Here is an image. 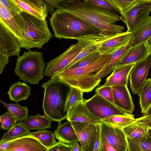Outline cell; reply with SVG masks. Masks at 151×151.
<instances>
[{
  "instance_id": "obj_39",
  "label": "cell",
  "mask_w": 151,
  "mask_h": 151,
  "mask_svg": "<svg viewBox=\"0 0 151 151\" xmlns=\"http://www.w3.org/2000/svg\"><path fill=\"white\" fill-rule=\"evenodd\" d=\"M119 10L120 14L132 6L138 0H109Z\"/></svg>"
},
{
  "instance_id": "obj_6",
  "label": "cell",
  "mask_w": 151,
  "mask_h": 151,
  "mask_svg": "<svg viewBox=\"0 0 151 151\" xmlns=\"http://www.w3.org/2000/svg\"><path fill=\"white\" fill-rule=\"evenodd\" d=\"M45 65L42 53L29 49L18 56L14 72L19 80L37 84L43 77Z\"/></svg>"
},
{
  "instance_id": "obj_50",
  "label": "cell",
  "mask_w": 151,
  "mask_h": 151,
  "mask_svg": "<svg viewBox=\"0 0 151 151\" xmlns=\"http://www.w3.org/2000/svg\"><path fill=\"white\" fill-rule=\"evenodd\" d=\"M148 45L151 48V37L146 41Z\"/></svg>"
},
{
  "instance_id": "obj_11",
  "label": "cell",
  "mask_w": 151,
  "mask_h": 151,
  "mask_svg": "<svg viewBox=\"0 0 151 151\" xmlns=\"http://www.w3.org/2000/svg\"><path fill=\"white\" fill-rule=\"evenodd\" d=\"M83 151H93L96 133V125L94 124L70 121Z\"/></svg>"
},
{
  "instance_id": "obj_49",
  "label": "cell",
  "mask_w": 151,
  "mask_h": 151,
  "mask_svg": "<svg viewBox=\"0 0 151 151\" xmlns=\"http://www.w3.org/2000/svg\"><path fill=\"white\" fill-rule=\"evenodd\" d=\"M151 114V104L147 109L143 113L142 116H146Z\"/></svg>"
},
{
  "instance_id": "obj_26",
  "label": "cell",
  "mask_w": 151,
  "mask_h": 151,
  "mask_svg": "<svg viewBox=\"0 0 151 151\" xmlns=\"http://www.w3.org/2000/svg\"><path fill=\"white\" fill-rule=\"evenodd\" d=\"M52 121L47 116L37 114L35 116H28L23 123L29 129L39 131L50 129Z\"/></svg>"
},
{
  "instance_id": "obj_48",
  "label": "cell",
  "mask_w": 151,
  "mask_h": 151,
  "mask_svg": "<svg viewBox=\"0 0 151 151\" xmlns=\"http://www.w3.org/2000/svg\"><path fill=\"white\" fill-rule=\"evenodd\" d=\"M35 3L41 6L46 5L43 0H30Z\"/></svg>"
},
{
  "instance_id": "obj_43",
  "label": "cell",
  "mask_w": 151,
  "mask_h": 151,
  "mask_svg": "<svg viewBox=\"0 0 151 151\" xmlns=\"http://www.w3.org/2000/svg\"><path fill=\"white\" fill-rule=\"evenodd\" d=\"M100 151H116L101 132Z\"/></svg>"
},
{
  "instance_id": "obj_52",
  "label": "cell",
  "mask_w": 151,
  "mask_h": 151,
  "mask_svg": "<svg viewBox=\"0 0 151 151\" xmlns=\"http://www.w3.org/2000/svg\"><path fill=\"white\" fill-rule=\"evenodd\" d=\"M82 0H68V3H70L75 1H81Z\"/></svg>"
},
{
  "instance_id": "obj_22",
  "label": "cell",
  "mask_w": 151,
  "mask_h": 151,
  "mask_svg": "<svg viewBox=\"0 0 151 151\" xmlns=\"http://www.w3.org/2000/svg\"><path fill=\"white\" fill-rule=\"evenodd\" d=\"M55 136L59 141L69 144L79 141L70 121L68 120L58 124L54 132Z\"/></svg>"
},
{
  "instance_id": "obj_24",
  "label": "cell",
  "mask_w": 151,
  "mask_h": 151,
  "mask_svg": "<svg viewBox=\"0 0 151 151\" xmlns=\"http://www.w3.org/2000/svg\"><path fill=\"white\" fill-rule=\"evenodd\" d=\"M10 100L15 102L27 99L31 94L29 85L18 81L11 85L7 93Z\"/></svg>"
},
{
  "instance_id": "obj_15",
  "label": "cell",
  "mask_w": 151,
  "mask_h": 151,
  "mask_svg": "<svg viewBox=\"0 0 151 151\" xmlns=\"http://www.w3.org/2000/svg\"><path fill=\"white\" fill-rule=\"evenodd\" d=\"M21 12L13 16L9 11L0 5V22L16 37L20 45L23 41L21 25Z\"/></svg>"
},
{
  "instance_id": "obj_33",
  "label": "cell",
  "mask_w": 151,
  "mask_h": 151,
  "mask_svg": "<svg viewBox=\"0 0 151 151\" xmlns=\"http://www.w3.org/2000/svg\"><path fill=\"white\" fill-rule=\"evenodd\" d=\"M0 101L16 118L17 121H24L28 116L29 110L27 107L22 106L18 102L8 104L1 100Z\"/></svg>"
},
{
  "instance_id": "obj_45",
  "label": "cell",
  "mask_w": 151,
  "mask_h": 151,
  "mask_svg": "<svg viewBox=\"0 0 151 151\" xmlns=\"http://www.w3.org/2000/svg\"><path fill=\"white\" fill-rule=\"evenodd\" d=\"M148 128L151 127V114L135 119V121Z\"/></svg>"
},
{
  "instance_id": "obj_29",
  "label": "cell",
  "mask_w": 151,
  "mask_h": 151,
  "mask_svg": "<svg viewBox=\"0 0 151 151\" xmlns=\"http://www.w3.org/2000/svg\"><path fill=\"white\" fill-rule=\"evenodd\" d=\"M138 94L141 112L143 114L151 104V78L147 79Z\"/></svg>"
},
{
  "instance_id": "obj_37",
  "label": "cell",
  "mask_w": 151,
  "mask_h": 151,
  "mask_svg": "<svg viewBox=\"0 0 151 151\" xmlns=\"http://www.w3.org/2000/svg\"><path fill=\"white\" fill-rule=\"evenodd\" d=\"M96 93L100 95L106 100L114 104L113 94L111 86L104 84L100 85L95 90Z\"/></svg>"
},
{
  "instance_id": "obj_30",
  "label": "cell",
  "mask_w": 151,
  "mask_h": 151,
  "mask_svg": "<svg viewBox=\"0 0 151 151\" xmlns=\"http://www.w3.org/2000/svg\"><path fill=\"white\" fill-rule=\"evenodd\" d=\"M128 151H151V138H133L127 137Z\"/></svg>"
},
{
  "instance_id": "obj_40",
  "label": "cell",
  "mask_w": 151,
  "mask_h": 151,
  "mask_svg": "<svg viewBox=\"0 0 151 151\" xmlns=\"http://www.w3.org/2000/svg\"><path fill=\"white\" fill-rule=\"evenodd\" d=\"M46 5L48 12L52 14L55 10L64 4L68 3V0H43Z\"/></svg>"
},
{
  "instance_id": "obj_17",
  "label": "cell",
  "mask_w": 151,
  "mask_h": 151,
  "mask_svg": "<svg viewBox=\"0 0 151 151\" xmlns=\"http://www.w3.org/2000/svg\"><path fill=\"white\" fill-rule=\"evenodd\" d=\"M151 54V48L148 45L146 42H142L131 47L114 69L118 67L136 63L146 58Z\"/></svg>"
},
{
  "instance_id": "obj_3",
  "label": "cell",
  "mask_w": 151,
  "mask_h": 151,
  "mask_svg": "<svg viewBox=\"0 0 151 151\" xmlns=\"http://www.w3.org/2000/svg\"><path fill=\"white\" fill-rule=\"evenodd\" d=\"M112 54H102L97 59L85 66L67 68L56 76L71 87L84 93L90 92L100 84L101 80L97 79L96 76L108 65Z\"/></svg>"
},
{
  "instance_id": "obj_13",
  "label": "cell",
  "mask_w": 151,
  "mask_h": 151,
  "mask_svg": "<svg viewBox=\"0 0 151 151\" xmlns=\"http://www.w3.org/2000/svg\"><path fill=\"white\" fill-rule=\"evenodd\" d=\"M151 64V54L146 58L136 63L131 69L129 78L130 87L133 94H138L146 80Z\"/></svg>"
},
{
  "instance_id": "obj_9",
  "label": "cell",
  "mask_w": 151,
  "mask_h": 151,
  "mask_svg": "<svg viewBox=\"0 0 151 151\" xmlns=\"http://www.w3.org/2000/svg\"><path fill=\"white\" fill-rule=\"evenodd\" d=\"M20 48L16 37L0 22V74L3 72L11 57L19 56Z\"/></svg>"
},
{
  "instance_id": "obj_21",
  "label": "cell",
  "mask_w": 151,
  "mask_h": 151,
  "mask_svg": "<svg viewBox=\"0 0 151 151\" xmlns=\"http://www.w3.org/2000/svg\"><path fill=\"white\" fill-rule=\"evenodd\" d=\"M135 63L115 68L106 78L104 85L111 86L119 85L127 86L130 71Z\"/></svg>"
},
{
  "instance_id": "obj_12",
  "label": "cell",
  "mask_w": 151,
  "mask_h": 151,
  "mask_svg": "<svg viewBox=\"0 0 151 151\" xmlns=\"http://www.w3.org/2000/svg\"><path fill=\"white\" fill-rule=\"evenodd\" d=\"M131 37V33L127 31L103 35L98 41V50L102 54L113 53L127 44Z\"/></svg>"
},
{
  "instance_id": "obj_41",
  "label": "cell",
  "mask_w": 151,
  "mask_h": 151,
  "mask_svg": "<svg viewBox=\"0 0 151 151\" xmlns=\"http://www.w3.org/2000/svg\"><path fill=\"white\" fill-rule=\"evenodd\" d=\"M0 4L8 9L13 16L21 12L12 0H0Z\"/></svg>"
},
{
  "instance_id": "obj_20",
  "label": "cell",
  "mask_w": 151,
  "mask_h": 151,
  "mask_svg": "<svg viewBox=\"0 0 151 151\" xmlns=\"http://www.w3.org/2000/svg\"><path fill=\"white\" fill-rule=\"evenodd\" d=\"M20 10L32 15L39 19H46L48 11L46 5H40L30 0H12Z\"/></svg>"
},
{
  "instance_id": "obj_10",
  "label": "cell",
  "mask_w": 151,
  "mask_h": 151,
  "mask_svg": "<svg viewBox=\"0 0 151 151\" xmlns=\"http://www.w3.org/2000/svg\"><path fill=\"white\" fill-rule=\"evenodd\" d=\"M84 102L89 111L101 119L114 115L132 114L122 110L96 93L91 98L84 100Z\"/></svg>"
},
{
  "instance_id": "obj_25",
  "label": "cell",
  "mask_w": 151,
  "mask_h": 151,
  "mask_svg": "<svg viewBox=\"0 0 151 151\" xmlns=\"http://www.w3.org/2000/svg\"><path fill=\"white\" fill-rule=\"evenodd\" d=\"M131 42L130 40L127 44L112 53L108 65L97 75L96 77L97 79L101 80V78L112 71L116 64L123 57L131 47Z\"/></svg>"
},
{
  "instance_id": "obj_23",
  "label": "cell",
  "mask_w": 151,
  "mask_h": 151,
  "mask_svg": "<svg viewBox=\"0 0 151 151\" xmlns=\"http://www.w3.org/2000/svg\"><path fill=\"white\" fill-rule=\"evenodd\" d=\"M131 34V47L146 42L151 37V16Z\"/></svg>"
},
{
  "instance_id": "obj_34",
  "label": "cell",
  "mask_w": 151,
  "mask_h": 151,
  "mask_svg": "<svg viewBox=\"0 0 151 151\" xmlns=\"http://www.w3.org/2000/svg\"><path fill=\"white\" fill-rule=\"evenodd\" d=\"M102 54L99 51L91 53L74 63L67 68L72 69L85 66L97 59Z\"/></svg>"
},
{
  "instance_id": "obj_35",
  "label": "cell",
  "mask_w": 151,
  "mask_h": 151,
  "mask_svg": "<svg viewBox=\"0 0 151 151\" xmlns=\"http://www.w3.org/2000/svg\"><path fill=\"white\" fill-rule=\"evenodd\" d=\"M84 92L75 87H71L68 99L67 108L68 109L76 103L84 101L83 94Z\"/></svg>"
},
{
  "instance_id": "obj_36",
  "label": "cell",
  "mask_w": 151,
  "mask_h": 151,
  "mask_svg": "<svg viewBox=\"0 0 151 151\" xmlns=\"http://www.w3.org/2000/svg\"><path fill=\"white\" fill-rule=\"evenodd\" d=\"M1 127L3 130H8L16 123V118L9 110L0 117Z\"/></svg>"
},
{
  "instance_id": "obj_14",
  "label": "cell",
  "mask_w": 151,
  "mask_h": 151,
  "mask_svg": "<svg viewBox=\"0 0 151 151\" xmlns=\"http://www.w3.org/2000/svg\"><path fill=\"white\" fill-rule=\"evenodd\" d=\"M101 132L116 151H128L127 137L122 129L102 122Z\"/></svg>"
},
{
  "instance_id": "obj_38",
  "label": "cell",
  "mask_w": 151,
  "mask_h": 151,
  "mask_svg": "<svg viewBox=\"0 0 151 151\" xmlns=\"http://www.w3.org/2000/svg\"><path fill=\"white\" fill-rule=\"evenodd\" d=\"M83 1L91 4L120 14L118 9L109 0H84Z\"/></svg>"
},
{
  "instance_id": "obj_2",
  "label": "cell",
  "mask_w": 151,
  "mask_h": 151,
  "mask_svg": "<svg viewBox=\"0 0 151 151\" xmlns=\"http://www.w3.org/2000/svg\"><path fill=\"white\" fill-rule=\"evenodd\" d=\"M49 20L56 38L77 40L87 36L104 35L97 27L60 7L52 13Z\"/></svg>"
},
{
  "instance_id": "obj_19",
  "label": "cell",
  "mask_w": 151,
  "mask_h": 151,
  "mask_svg": "<svg viewBox=\"0 0 151 151\" xmlns=\"http://www.w3.org/2000/svg\"><path fill=\"white\" fill-rule=\"evenodd\" d=\"M111 87L114 104L124 111L132 114L134 106L127 86L119 85Z\"/></svg>"
},
{
  "instance_id": "obj_31",
  "label": "cell",
  "mask_w": 151,
  "mask_h": 151,
  "mask_svg": "<svg viewBox=\"0 0 151 151\" xmlns=\"http://www.w3.org/2000/svg\"><path fill=\"white\" fill-rule=\"evenodd\" d=\"M107 124L122 129L135 120L134 115H114L101 119Z\"/></svg>"
},
{
  "instance_id": "obj_28",
  "label": "cell",
  "mask_w": 151,
  "mask_h": 151,
  "mask_svg": "<svg viewBox=\"0 0 151 151\" xmlns=\"http://www.w3.org/2000/svg\"><path fill=\"white\" fill-rule=\"evenodd\" d=\"M148 127L134 121L122 129L126 137L133 138L147 139L149 137Z\"/></svg>"
},
{
  "instance_id": "obj_42",
  "label": "cell",
  "mask_w": 151,
  "mask_h": 151,
  "mask_svg": "<svg viewBox=\"0 0 151 151\" xmlns=\"http://www.w3.org/2000/svg\"><path fill=\"white\" fill-rule=\"evenodd\" d=\"M48 151H71V145L59 141L54 145L48 149Z\"/></svg>"
},
{
  "instance_id": "obj_5",
  "label": "cell",
  "mask_w": 151,
  "mask_h": 151,
  "mask_svg": "<svg viewBox=\"0 0 151 151\" xmlns=\"http://www.w3.org/2000/svg\"><path fill=\"white\" fill-rule=\"evenodd\" d=\"M21 13L23 41L20 45L21 47L27 50L35 47L41 48L53 37L47 19L42 20L25 12Z\"/></svg>"
},
{
  "instance_id": "obj_8",
  "label": "cell",
  "mask_w": 151,
  "mask_h": 151,
  "mask_svg": "<svg viewBox=\"0 0 151 151\" xmlns=\"http://www.w3.org/2000/svg\"><path fill=\"white\" fill-rule=\"evenodd\" d=\"M151 11V0H138L121 14L120 20L127 25V31L132 33L149 17Z\"/></svg>"
},
{
  "instance_id": "obj_16",
  "label": "cell",
  "mask_w": 151,
  "mask_h": 151,
  "mask_svg": "<svg viewBox=\"0 0 151 151\" xmlns=\"http://www.w3.org/2000/svg\"><path fill=\"white\" fill-rule=\"evenodd\" d=\"M7 151H48V149L36 138L24 136L8 141Z\"/></svg>"
},
{
  "instance_id": "obj_27",
  "label": "cell",
  "mask_w": 151,
  "mask_h": 151,
  "mask_svg": "<svg viewBox=\"0 0 151 151\" xmlns=\"http://www.w3.org/2000/svg\"><path fill=\"white\" fill-rule=\"evenodd\" d=\"M31 132L30 130L24 125L22 121H18L3 134L0 141V144L27 136Z\"/></svg>"
},
{
  "instance_id": "obj_1",
  "label": "cell",
  "mask_w": 151,
  "mask_h": 151,
  "mask_svg": "<svg viewBox=\"0 0 151 151\" xmlns=\"http://www.w3.org/2000/svg\"><path fill=\"white\" fill-rule=\"evenodd\" d=\"M85 20L100 30L104 35L123 32L124 27L115 23L120 20L116 12L84 1L68 3L59 7Z\"/></svg>"
},
{
  "instance_id": "obj_51",
  "label": "cell",
  "mask_w": 151,
  "mask_h": 151,
  "mask_svg": "<svg viewBox=\"0 0 151 151\" xmlns=\"http://www.w3.org/2000/svg\"><path fill=\"white\" fill-rule=\"evenodd\" d=\"M148 133L150 137L151 138V127L148 128Z\"/></svg>"
},
{
  "instance_id": "obj_47",
  "label": "cell",
  "mask_w": 151,
  "mask_h": 151,
  "mask_svg": "<svg viewBox=\"0 0 151 151\" xmlns=\"http://www.w3.org/2000/svg\"><path fill=\"white\" fill-rule=\"evenodd\" d=\"M9 145L8 142L0 144V150L1 151H7L9 147Z\"/></svg>"
},
{
  "instance_id": "obj_4",
  "label": "cell",
  "mask_w": 151,
  "mask_h": 151,
  "mask_svg": "<svg viewBox=\"0 0 151 151\" xmlns=\"http://www.w3.org/2000/svg\"><path fill=\"white\" fill-rule=\"evenodd\" d=\"M42 87L45 90L42 103L44 115L59 124L63 120L67 119L71 86L55 75L48 81L43 83Z\"/></svg>"
},
{
  "instance_id": "obj_32",
  "label": "cell",
  "mask_w": 151,
  "mask_h": 151,
  "mask_svg": "<svg viewBox=\"0 0 151 151\" xmlns=\"http://www.w3.org/2000/svg\"><path fill=\"white\" fill-rule=\"evenodd\" d=\"M27 136H31L36 138L47 149L57 143L54 133L51 131L46 129L31 132Z\"/></svg>"
},
{
  "instance_id": "obj_46",
  "label": "cell",
  "mask_w": 151,
  "mask_h": 151,
  "mask_svg": "<svg viewBox=\"0 0 151 151\" xmlns=\"http://www.w3.org/2000/svg\"><path fill=\"white\" fill-rule=\"evenodd\" d=\"M78 142H76L69 144L71 146V151H83L82 146L79 144Z\"/></svg>"
},
{
  "instance_id": "obj_18",
  "label": "cell",
  "mask_w": 151,
  "mask_h": 151,
  "mask_svg": "<svg viewBox=\"0 0 151 151\" xmlns=\"http://www.w3.org/2000/svg\"><path fill=\"white\" fill-rule=\"evenodd\" d=\"M66 119L70 121L87 122L96 124L102 122L89 111L84 101L79 102L68 109Z\"/></svg>"
},
{
  "instance_id": "obj_44",
  "label": "cell",
  "mask_w": 151,
  "mask_h": 151,
  "mask_svg": "<svg viewBox=\"0 0 151 151\" xmlns=\"http://www.w3.org/2000/svg\"><path fill=\"white\" fill-rule=\"evenodd\" d=\"M96 125V133L93 151H100V145L101 135V123L97 124Z\"/></svg>"
},
{
  "instance_id": "obj_7",
  "label": "cell",
  "mask_w": 151,
  "mask_h": 151,
  "mask_svg": "<svg viewBox=\"0 0 151 151\" xmlns=\"http://www.w3.org/2000/svg\"><path fill=\"white\" fill-rule=\"evenodd\" d=\"M90 36L78 39L77 43L71 45L63 53L47 63L44 76L51 77L66 69L86 45Z\"/></svg>"
}]
</instances>
